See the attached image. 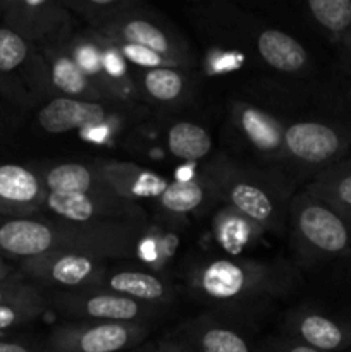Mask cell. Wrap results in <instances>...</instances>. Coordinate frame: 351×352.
<instances>
[{
    "label": "cell",
    "instance_id": "4fadbf2b",
    "mask_svg": "<svg viewBox=\"0 0 351 352\" xmlns=\"http://www.w3.org/2000/svg\"><path fill=\"white\" fill-rule=\"evenodd\" d=\"M110 112L103 103L89 100L55 96L38 110V126L50 134L76 129H93L109 120Z\"/></svg>",
    "mask_w": 351,
    "mask_h": 352
},
{
    "label": "cell",
    "instance_id": "83f0119b",
    "mask_svg": "<svg viewBox=\"0 0 351 352\" xmlns=\"http://www.w3.org/2000/svg\"><path fill=\"white\" fill-rule=\"evenodd\" d=\"M74 10H78L81 16L88 17L92 21V26L103 23V21L112 19L117 14L129 9L131 2H119V0H107V2H98V0H89V2H74L67 3Z\"/></svg>",
    "mask_w": 351,
    "mask_h": 352
},
{
    "label": "cell",
    "instance_id": "ffe728a7",
    "mask_svg": "<svg viewBox=\"0 0 351 352\" xmlns=\"http://www.w3.org/2000/svg\"><path fill=\"white\" fill-rule=\"evenodd\" d=\"M186 344L195 352H253L237 330L220 323H196L189 327Z\"/></svg>",
    "mask_w": 351,
    "mask_h": 352
},
{
    "label": "cell",
    "instance_id": "5b68a950",
    "mask_svg": "<svg viewBox=\"0 0 351 352\" xmlns=\"http://www.w3.org/2000/svg\"><path fill=\"white\" fill-rule=\"evenodd\" d=\"M24 280L54 291H102L105 260L78 253H55L16 263Z\"/></svg>",
    "mask_w": 351,
    "mask_h": 352
},
{
    "label": "cell",
    "instance_id": "d590c367",
    "mask_svg": "<svg viewBox=\"0 0 351 352\" xmlns=\"http://www.w3.org/2000/svg\"><path fill=\"white\" fill-rule=\"evenodd\" d=\"M284 352H320L313 347L305 346V344H295V346H289L288 349H284Z\"/></svg>",
    "mask_w": 351,
    "mask_h": 352
},
{
    "label": "cell",
    "instance_id": "f546056e",
    "mask_svg": "<svg viewBox=\"0 0 351 352\" xmlns=\"http://www.w3.org/2000/svg\"><path fill=\"white\" fill-rule=\"evenodd\" d=\"M114 47L123 54L124 58L133 62L134 65H140V67H147V69L174 67L176 69V65L172 64L171 60H167V58L162 57V55L155 54V52L148 50V48L136 47V45H126V43H116Z\"/></svg>",
    "mask_w": 351,
    "mask_h": 352
},
{
    "label": "cell",
    "instance_id": "8992f818",
    "mask_svg": "<svg viewBox=\"0 0 351 352\" xmlns=\"http://www.w3.org/2000/svg\"><path fill=\"white\" fill-rule=\"evenodd\" d=\"M48 305L76 322L145 323L153 315L148 305L109 291H54Z\"/></svg>",
    "mask_w": 351,
    "mask_h": 352
},
{
    "label": "cell",
    "instance_id": "d4e9b609",
    "mask_svg": "<svg viewBox=\"0 0 351 352\" xmlns=\"http://www.w3.org/2000/svg\"><path fill=\"white\" fill-rule=\"evenodd\" d=\"M71 55L86 76L103 91V47L102 43L95 41L93 38H79L71 45ZM105 95V93H103ZM107 96V95H105Z\"/></svg>",
    "mask_w": 351,
    "mask_h": 352
},
{
    "label": "cell",
    "instance_id": "836d02e7",
    "mask_svg": "<svg viewBox=\"0 0 351 352\" xmlns=\"http://www.w3.org/2000/svg\"><path fill=\"white\" fill-rule=\"evenodd\" d=\"M19 278H24L21 275L17 265H12L10 261L0 258V280H19Z\"/></svg>",
    "mask_w": 351,
    "mask_h": 352
},
{
    "label": "cell",
    "instance_id": "7a4b0ae2",
    "mask_svg": "<svg viewBox=\"0 0 351 352\" xmlns=\"http://www.w3.org/2000/svg\"><path fill=\"white\" fill-rule=\"evenodd\" d=\"M217 195L224 196L236 213L257 227L279 229L282 222V195L272 181L262 174L224 165L210 175Z\"/></svg>",
    "mask_w": 351,
    "mask_h": 352
},
{
    "label": "cell",
    "instance_id": "4dcf8cb0",
    "mask_svg": "<svg viewBox=\"0 0 351 352\" xmlns=\"http://www.w3.org/2000/svg\"><path fill=\"white\" fill-rule=\"evenodd\" d=\"M43 292L31 282L24 278L19 280H0V305L14 301H31V299H41Z\"/></svg>",
    "mask_w": 351,
    "mask_h": 352
},
{
    "label": "cell",
    "instance_id": "ba28073f",
    "mask_svg": "<svg viewBox=\"0 0 351 352\" xmlns=\"http://www.w3.org/2000/svg\"><path fill=\"white\" fill-rule=\"evenodd\" d=\"M296 236L323 254H339L350 246V230L332 208L312 196H299L291 205Z\"/></svg>",
    "mask_w": 351,
    "mask_h": 352
},
{
    "label": "cell",
    "instance_id": "2e32d148",
    "mask_svg": "<svg viewBox=\"0 0 351 352\" xmlns=\"http://www.w3.org/2000/svg\"><path fill=\"white\" fill-rule=\"evenodd\" d=\"M234 113L241 134L258 153L270 158L284 153V129L274 117L246 103L237 105Z\"/></svg>",
    "mask_w": 351,
    "mask_h": 352
},
{
    "label": "cell",
    "instance_id": "6da1fadb",
    "mask_svg": "<svg viewBox=\"0 0 351 352\" xmlns=\"http://www.w3.org/2000/svg\"><path fill=\"white\" fill-rule=\"evenodd\" d=\"M284 282L286 277L277 268L257 261L212 260L193 275V285L203 298L227 305L275 294Z\"/></svg>",
    "mask_w": 351,
    "mask_h": 352
},
{
    "label": "cell",
    "instance_id": "f1b7e54d",
    "mask_svg": "<svg viewBox=\"0 0 351 352\" xmlns=\"http://www.w3.org/2000/svg\"><path fill=\"white\" fill-rule=\"evenodd\" d=\"M250 220L241 217L233 210V220L227 219L226 222L220 226L219 229V239L227 250H240V248L246 246L248 243V232H250ZM255 226V223H253Z\"/></svg>",
    "mask_w": 351,
    "mask_h": 352
},
{
    "label": "cell",
    "instance_id": "1f68e13d",
    "mask_svg": "<svg viewBox=\"0 0 351 352\" xmlns=\"http://www.w3.org/2000/svg\"><path fill=\"white\" fill-rule=\"evenodd\" d=\"M312 192L313 198L317 199H329V201L337 203L351 208V174L343 175L337 181L329 186H315Z\"/></svg>",
    "mask_w": 351,
    "mask_h": 352
},
{
    "label": "cell",
    "instance_id": "52a82bcc",
    "mask_svg": "<svg viewBox=\"0 0 351 352\" xmlns=\"http://www.w3.org/2000/svg\"><path fill=\"white\" fill-rule=\"evenodd\" d=\"M0 21L34 47L61 41L67 31L65 3L50 0H0Z\"/></svg>",
    "mask_w": 351,
    "mask_h": 352
},
{
    "label": "cell",
    "instance_id": "74e56055",
    "mask_svg": "<svg viewBox=\"0 0 351 352\" xmlns=\"http://www.w3.org/2000/svg\"><path fill=\"white\" fill-rule=\"evenodd\" d=\"M155 349H157V347H145V349H140L136 352H155Z\"/></svg>",
    "mask_w": 351,
    "mask_h": 352
},
{
    "label": "cell",
    "instance_id": "e575fe53",
    "mask_svg": "<svg viewBox=\"0 0 351 352\" xmlns=\"http://www.w3.org/2000/svg\"><path fill=\"white\" fill-rule=\"evenodd\" d=\"M155 352H195L189 344H186L184 340H165L157 346Z\"/></svg>",
    "mask_w": 351,
    "mask_h": 352
},
{
    "label": "cell",
    "instance_id": "cb8c5ba5",
    "mask_svg": "<svg viewBox=\"0 0 351 352\" xmlns=\"http://www.w3.org/2000/svg\"><path fill=\"white\" fill-rule=\"evenodd\" d=\"M143 89L150 98L160 103H172L181 98L184 93L186 81L179 71L174 67L147 69L141 79Z\"/></svg>",
    "mask_w": 351,
    "mask_h": 352
},
{
    "label": "cell",
    "instance_id": "d6a6232c",
    "mask_svg": "<svg viewBox=\"0 0 351 352\" xmlns=\"http://www.w3.org/2000/svg\"><path fill=\"white\" fill-rule=\"evenodd\" d=\"M0 352H41L40 344L23 342V340H0Z\"/></svg>",
    "mask_w": 351,
    "mask_h": 352
},
{
    "label": "cell",
    "instance_id": "9a60e30c",
    "mask_svg": "<svg viewBox=\"0 0 351 352\" xmlns=\"http://www.w3.org/2000/svg\"><path fill=\"white\" fill-rule=\"evenodd\" d=\"M103 182L119 198L134 201L148 196H158L167 188L160 175L129 164H100L96 165Z\"/></svg>",
    "mask_w": 351,
    "mask_h": 352
},
{
    "label": "cell",
    "instance_id": "603a6c76",
    "mask_svg": "<svg viewBox=\"0 0 351 352\" xmlns=\"http://www.w3.org/2000/svg\"><path fill=\"white\" fill-rule=\"evenodd\" d=\"M295 333L305 346L313 349L336 351L344 346V332L336 322L322 315H305L295 323Z\"/></svg>",
    "mask_w": 351,
    "mask_h": 352
},
{
    "label": "cell",
    "instance_id": "8fae6325",
    "mask_svg": "<svg viewBox=\"0 0 351 352\" xmlns=\"http://www.w3.org/2000/svg\"><path fill=\"white\" fill-rule=\"evenodd\" d=\"M47 189L36 170L19 164L0 165V215L33 217L45 208Z\"/></svg>",
    "mask_w": 351,
    "mask_h": 352
},
{
    "label": "cell",
    "instance_id": "3957f363",
    "mask_svg": "<svg viewBox=\"0 0 351 352\" xmlns=\"http://www.w3.org/2000/svg\"><path fill=\"white\" fill-rule=\"evenodd\" d=\"M147 323L69 322L55 327L41 352H126L147 337Z\"/></svg>",
    "mask_w": 351,
    "mask_h": 352
},
{
    "label": "cell",
    "instance_id": "277c9868",
    "mask_svg": "<svg viewBox=\"0 0 351 352\" xmlns=\"http://www.w3.org/2000/svg\"><path fill=\"white\" fill-rule=\"evenodd\" d=\"M47 89L36 47L0 24V100L30 105Z\"/></svg>",
    "mask_w": 351,
    "mask_h": 352
},
{
    "label": "cell",
    "instance_id": "30bf717a",
    "mask_svg": "<svg viewBox=\"0 0 351 352\" xmlns=\"http://www.w3.org/2000/svg\"><path fill=\"white\" fill-rule=\"evenodd\" d=\"M131 9H134V3L112 19L93 26V31L114 45L126 43L148 48L171 60L176 67L188 64L189 55L184 54L181 45L176 43L164 28L147 17L131 14Z\"/></svg>",
    "mask_w": 351,
    "mask_h": 352
},
{
    "label": "cell",
    "instance_id": "44dd1931",
    "mask_svg": "<svg viewBox=\"0 0 351 352\" xmlns=\"http://www.w3.org/2000/svg\"><path fill=\"white\" fill-rule=\"evenodd\" d=\"M210 189L215 191L212 177H206V181L181 179L167 184L164 192L157 198V205L158 208L172 215H186L198 210L206 201Z\"/></svg>",
    "mask_w": 351,
    "mask_h": 352
},
{
    "label": "cell",
    "instance_id": "7c38bea8",
    "mask_svg": "<svg viewBox=\"0 0 351 352\" xmlns=\"http://www.w3.org/2000/svg\"><path fill=\"white\" fill-rule=\"evenodd\" d=\"M58 43L61 41L36 47L43 67L45 85L67 98L89 100V102L105 98L102 89L83 72L78 62L72 58L71 52L62 48Z\"/></svg>",
    "mask_w": 351,
    "mask_h": 352
},
{
    "label": "cell",
    "instance_id": "9c48e42d",
    "mask_svg": "<svg viewBox=\"0 0 351 352\" xmlns=\"http://www.w3.org/2000/svg\"><path fill=\"white\" fill-rule=\"evenodd\" d=\"M45 208L55 219L76 223L126 222L140 223L145 217L138 203L116 195H55L47 192Z\"/></svg>",
    "mask_w": 351,
    "mask_h": 352
},
{
    "label": "cell",
    "instance_id": "ac0fdd59",
    "mask_svg": "<svg viewBox=\"0 0 351 352\" xmlns=\"http://www.w3.org/2000/svg\"><path fill=\"white\" fill-rule=\"evenodd\" d=\"M102 291L134 299L143 305H158L172 296V289L150 272L120 270L105 278Z\"/></svg>",
    "mask_w": 351,
    "mask_h": 352
},
{
    "label": "cell",
    "instance_id": "d6986e66",
    "mask_svg": "<svg viewBox=\"0 0 351 352\" xmlns=\"http://www.w3.org/2000/svg\"><path fill=\"white\" fill-rule=\"evenodd\" d=\"M260 57L281 72H296L305 67L308 54L303 45L288 33L279 30L262 31L257 40Z\"/></svg>",
    "mask_w": 351,
    "mask_h": 352
},
{
    "label": "cell",
    "instance_id": "484cf974",
    "mask_svg": "<svg viewBox=\"0 0 351 352\" xmlns=\"http://www.w3.org/2000/svg\"><path fill=\"white\" fill-rule=\"evenodd\" d=\"M47 306V296H43L41 299H31V301H14L0 305V333L21 329L28 323L34 322L40 318Z\"/></svg>",
    "mask_w": 351,
    "mask_h": 352
},
{
    "label": "cell",
    "instance_id": "e0dca14e",
    "mask_svg": "<svg viewBox=\"0 0 351 352\" xmlns=\"http://www.w3.org/2000/svg\"><path fill=\"white\" fill-rule=\"evenodd\" d=\"M47 192L55 195H114L96 165L61 164L41 174ZM117 196V195H116Z\"/></svg>",
    "mask_w": 351,
    "mask_h": 352
},
{
    "label": "cell",
    "instance_id": "8d00e7d4",
    "mask_svg": "<svg viewBox=\"0 0 351 352\" xmlns=\"http://www.w3.org/2000/svg\"><path fill=\"white\" fill-rule=\"evenodd\" d=\"M3 129H6V120H3V113L0 112V134L3 133Z\"/></svg>",
    "mask_w": 351,
    "mask_h": 352
},
{
    "label": "cell",
    "instance_id": "4316f807",
    "mask_svg": "<svg viewBox=\"0 0 351 352\" xmlns=\"http://www.w3.org/2000/svg\"><path fill=\"white\" fill-rule=\"evenodd\" d=\"M308 9L319 24L341 33L351 24V0H310Z\"/></svg>",
    "mask_w": 351,
    "mask_h": 352
},
{
    "label": "cell",
    "instance_id": "5bb4252c",
    "mask_svg": "<svg viewBox=\"0 0 351 352\" xmlns=\"http://www.w3.org/2000/svg\"><path fill=\"white\" fill-rule=\"evenodd\" d=\"M341 150V136L322 122H296L284 129V155L296 162L320 165L336 157Z\"/></svg>",
    "mask_w": 351,
    "mask_h": 352
},
{
    "label": "cell",
    "instance_id": "7402d4cb",
    "mask_svg": "<svg viewBox=\"0 0 351 352\" xmlns=\"http://www.w3.org/2000/svg\"><path fill=\"white\" fill-rule=\"evenodd\" d=\"M167 144L176 158L196 162L205 158L212 150V138L195 122H176L167 136Z\"/></svg>",
    "mask_w": 351,
    "mask_h": 352
}]
</instances>
